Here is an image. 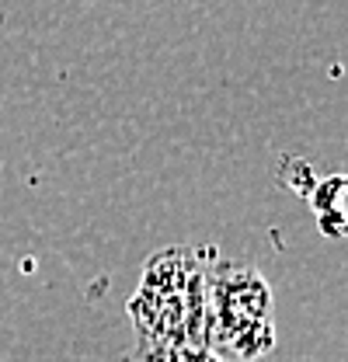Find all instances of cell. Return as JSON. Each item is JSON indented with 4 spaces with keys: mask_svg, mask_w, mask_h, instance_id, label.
I'll return each instance as SVG.
<instances>
[{
    "mask_svg": "<svg viewBox=\"0 0 348 362\" xmlns=\"http://www.w3.org/2000/svg\"><path fill=\"white\" fill-rule=\"evenodd\" d=\"M310 206L324 237H348V175H331L317 181L310 192Z\"/></svg>",
    "mask_w": 348,
    "mask_h": 362,
    "instance_id": "6da1fadb",
    "label": "cell"
}]
</instances>
